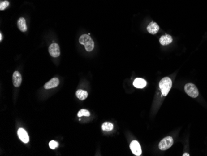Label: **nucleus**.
Listing matches in <instances>:
<instances>
[{"mask_svg": "<svg viewBox=\"0 0 207 156\" xmlns=\"http://www.w3.org/2000/svg\"><path fill=\"white\" fill-rule=\"evenodd\" d=\"M79 42L81 44L84 46L85 49L88 52L92 51L94 47V41L89 36V35L88 34L82 35L79 39Z\"/></svg>", "mask_w": 207, "mask_h": 156, "instance_id": "obj_1", "label": "nucleus"}, {"mask_svg": "<svg viewBox=\"0 0 207 156\" xmlns=\"http://www.w3.org/2000/svg\"><path fill=\"white\" fill-rule=\"evenodd\" d=\"M172 80L169 77H164L159 82V86L162 93V95L164 96L167 95L171 87H172Z\"/></svg>", "mask_w": 207, "mask_h": 156, "instance_id": "obj_2", "label": "nucleus"}, {"mask_svg": "<svg viewBox=\"0 0 207 156\" xmlns=\"http://www.w3.org/2000/svg\"><path fill=\"white\" fill-rule=\"evenodd\" d=\"M185 93L192 98H196L198 96V90L196 87L193 83H187L184 87Z\"/></svg>", "mask_w": 207, "mask_h": 156, "instance_id": "obj_3", "label": "nucleus"}, {"mask_svg": "<svg viewBox=\"0 0 207 156\" xmlns=\"http://www.w3.org/2000/svg\"><path fill=\"white\" fill-rule=\"evenodd\" d=\"M174 143V140L172 137L167 136L165 138L162 139L159 144V148L161 150H166L170 148Z\"/></svg>", "mask_w": 207, "mask_h": 156, "instance_id": "obj_4", "label": "nucleus"}, {"mask_svg": "<svg viewBox=\"0 0 207 156\" xmlns=\"http://www.w3.org/2000/svg\"><path fill=\"white\" fill-rule=\"evenodd\" d=\"M130 148L133 154L135 155L139 156L141 154V146L137 140H133L130 145Z\"/></svg>", "mask_w": 207, "mask_h": 156, "instance_id": "obj_5", "label": "nucleus"}, {"mask_svg": "<svg viewBox=\"0 0 207 156\" xmlns=\"http://www.w3.org/2000/svg\"><path fill=\"white\" fill-rule=\"evenodd\" d=\"M49 52L52 57H58L60 55L59 46L56 43L52 44L49 48Z\"/></svg>", "mask_w": 207, "mask_h": 156, "instance_id": "obj_6", "label": "nucleus"}, {"mask_svg": "<svg viewBox=\"0 0 207 156\" xmlns=\"http://www.w3.org/2000/svg\"><path fill=\"white\" fill-rule=\"evenodd\" d=\"M18 134L22 142L24 143H28L29 141V136L28 132L23 128H19L18 131Z\"/></svg>", "mask_w": 207, "mask_h": 156, "instance_id": "obj_7", "label": "nucleus"}, {"mask_svg": "<svg viewBox=\"0 0 207 156\" xmlns=\"http://www.w3.org/2000/svg\"><path fill=\"white\" fill-rule=\"evenodd\" d=\"M22 82V77L18 71H16L13 75V83L15 87H19Z\"/></svg>", "mask_w": 207, "mask_h": 156, "instance_id": "obj_8", "label": "nucleus"}, {"mask_svg": "<svg viewBox=\"0 0 207 156\" xmlns=\"http://www.w3.org/2000/svg\"><path fill=\"white\" fill-rule=\"evenodd\" d=\"M159 30V27L158 25L153 21L151 22L147 27L148 32L151 34H156V33H157Z\"/></svg>", "mask_w": 207, "mask_h": 156, "instance_id": "obj_9", "label": "nucleus"}, {"mask_svg": "<svg viewBox=\"0 0 207 156\" xmlns=\"http://www.w3.org/2000/svg\"><path fill=\"white\" fill-rule=\"evenodd\" d=\"M60 83V81L58 78H53L44 85V88L47 90L54 88L57 87Z\"/></svg>", "mask_w": 207, "mask_h": 156, "instance_id": "obj_10", "label": "nucleus"}, {"mask_svg": "<svg viewBox=\"0 0 207 156\" xmlns=\"http://www.w3.org/2000/svg\"><path fill=\"white\" fill-rule=\"evenodd\" d=\"M172 38L171 36L166 34L162 36L159 39V42L162 46H167L172 42Z\"/></svg>", "mask_w": 207, "mask_h": 156, "instance_id": "obj_11", "label": "nucleus"}, {"mask_svg": "<svg viewBox=\"0 0 207 156\" xmlns=\"http://www.w3.org/2000/svg\"><path fill=\"white\" fill-rule=\"evenodd\" d=\"M133 85L135 87L137 88H143L146 87V82L145 80L141 78H136L133 82Z\"/></svg>", "mask_w": 207, "mask_h": 156, "instance_id": "obj_12", "label": "nucleus"}, {"mask_svg": "<svg viewBox=\"0 0 207 156\" xmlns=\"http://www.w3.org/2000/svg\"><path fill=\"white\" fill-rule=\"evenodd\" d=\"M18 27L22 32H26L28 29L26 20L24 18H20L18 21Z\"/></svg>", "mask_w": 207, "mask_h": 156, "instance_id": "obj_13", "label": "nucleus"}, {"mask_svg": "<svg viewBox=\"0 0 207 156\" xmlns=\"http://www.w3.org/2000/svg\"><path fill=\"white\" fill-rule=\"evenodd\" d=\"M76 95L77 98L80 100H84L88 96V93L87 91L83 90H78L76 93Z\"/></svg>", "mask_w": 207, "mask_h": 156, "instance_id": "obj_14", "label": "nucleus"}, {"mask_svg": "<svg viewBox=\"0 0 207 156\" xmlns=\"http://www.w3.org/2000/svg\"><path fill=\"white\" fill-rule=\"evenodd\" d=\"M102 129L104 131H111L114 129V125L110 122H105L102 125Z\"/></svg>", "mask_w": 207, "mask_h": 156, "instance_id": "obj_15", "label": "nucleus"}, {"mask_svg": "<svg viewBox=\"0 0 207 156\" xmlns=\"http://www.w3.org/2000/svg\"><path fill=\"white\" fill-rule=\"evenodd\" d=\"M86 116V117H89L90 116V112L87 109H81L78 113V117H81V116Z\"/></svg>", "mask_w": 207, "mask_h": 156, "instance_id": "obj_16", "label": "nucleus"}, {"mask_svg": "<svg viewBox=\"0 0 207 156\" xmlns=\"http://www.w3.org/2000/svg\"><path fill=\"white\" fill-rule=\"evenodd\" d=\"M9 5H10V3L8 1L1 2V3H0V10L3 11L5 10L6 8L8 7Z\"/></svg>", "mask_w": 207, "mask_h": 156, "instance_id": "obj_17", "label": "nucleus"}, {"mask_svg": "<svg viewBox=\"0 0 207 156\" xmlns=\"http://www.w3.org/2000/svg\"><path fill=\"white\" fill-rule=\"evenodd\" d=\"M49 147L52 149H55L58 147V143L55 140H51L49 142Z\"/></svg>", "mask_w": 207, "mask_h": 156, "instance_id": "obj_18", "label": "nucleus"}, {"mask_svg": "<svg viewBox=\"0 0 207 156\" xmlns=\"http://www.w3.org/2000/svg\"><path fill=\"white\" fill-rule=\"evenodd\" d=\"M2 39H3V35L2 33H0V41H2Z\"/></svg>", "mask_w": 207, "mask_h": 156, "instance_id": "obj_19", "label": "nucleus"}, {"mask_svg": "<svg viewBox=\"0 0 207 156\" xmlns=\"http://www.w3.org/2000/svg\"><path fill=\"white\" fill-rule=\"evenodd\" d=\"M182 155H183V156H189L190 155H189L188 153H184Z\"/></svg>", "mask_w": 207, "mask_h": 156, "instance_id": "obj_20", "label": "nucleus"}]
</instances>
